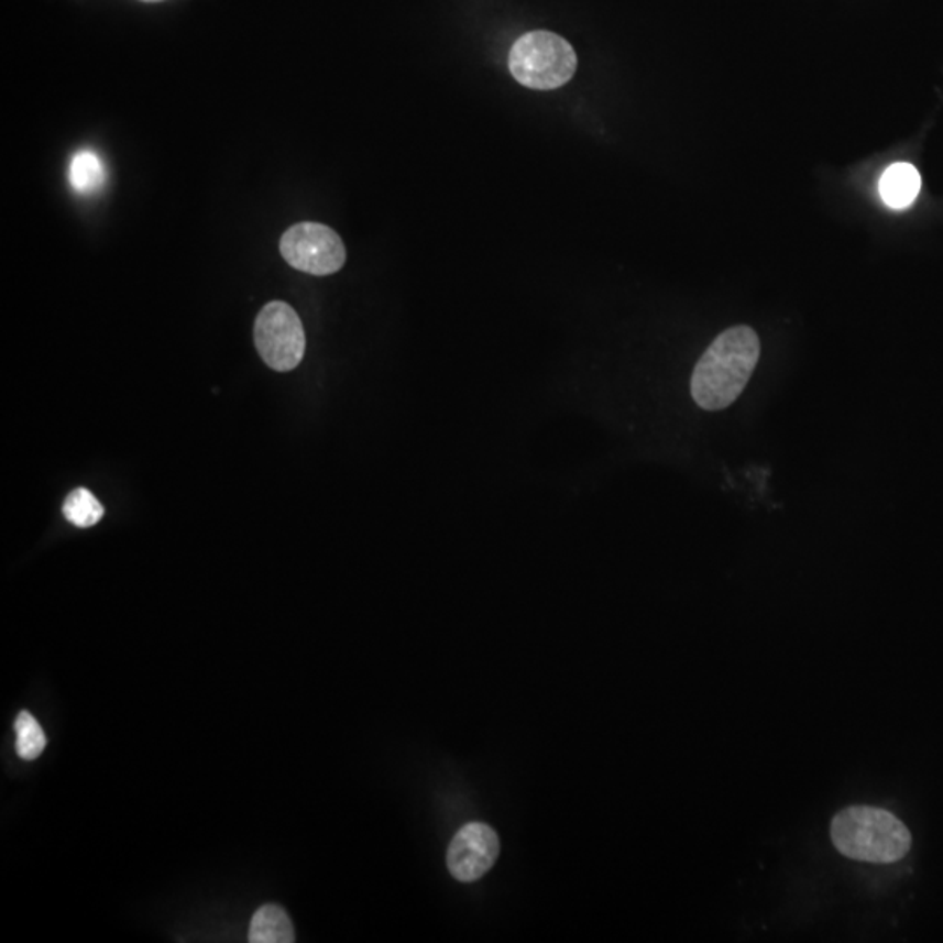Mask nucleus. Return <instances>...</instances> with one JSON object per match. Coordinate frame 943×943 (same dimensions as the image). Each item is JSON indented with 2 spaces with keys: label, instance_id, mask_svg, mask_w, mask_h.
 Listing matches in <instances>:
<instances>
[{
  "label": "nucleus",
  "instance_id": "2",
  "mask_svg": "<svg viewBox=\"0 0 943 943\" xmlns=\"http://www.w3.org/2000/svg\"><path fill=\"white\" fill-rule=\"evenodd\" d=\"M830 835L841 855L877 865L906 858L912 846L903 821L886 809L868 805H853L835 814Z\"/></svg>",
  "mask_w": 943,
  "mask_h": 943
},
{
  "label": "nucleus",
  "instance_id": "4",
  "mask_svg": "<svg viewBox=\"0 0 943 943\" xmlns=\"http://www.w3.org/2000/svg\"><path fill=\"white\" fill-rule=\"evenodd\" d=\"M254 341L259 355L273 371L287 373L305 357L306 336L299 315L284 300H271L255 318Z\"/></svg>",
  "mask_w": 943,
  "mask_h": 943
},
{
  "label": "nucleus",
  "instance_id": "3",
  "mask_svg": "<svg viewBox=\"0 0 943 943\" xmlns=\"http://www.w3.org/2000/svg\"><path fill=\"white\" fill-rule=\"evenodd\" d=\"M577 53L567 39L547 30L520 35L508 53V70L519 85L537 91L558 89L577 73Z\"/></svg>",
  "mask_w": 943,
  "mask_h": 943
},
{
  "label": "nucleus",
  "instance_id": "9",
  "mask_svg": "<svg viewBox=\"0 0 943 943\" xmlns=\"http://www.w3.org/2000/svg\"><path fill=\"white\" fill-rule=\"evenodd\" d=\"M68 180L79 195H94L97 190L102 189L103 183H106V168H103L102 160L91 149H83L79 153L74 154L73 163L68 168Z\"/></svg>",
  "mask_w": 943,
  "mask_h": 943
},
{
  "label": "nucleus",
  "instance_id": "12",
  "mask_svg": "<svg viewBox=\"0 0 943 943\" xmlns=\"http://www.w3.org/2000/svg\"><path fill=\"white\" fill-rule=\"evenodd\" d=\"M142 2H162V0H142Z\"/></svg>",
  "mask_w": 943,
  "mask_h": 943
},
{
  "label": "nucleus",
  "instance_id": "7",
  "mask_svg": "<svg viewBox=\"0 0 943 943\" xmlns=\"http://www.w3.org/2000/svg\"><path fill=\"white\" fill-rule=\"evenodd\" d=\"M921 175L910 163H895L880 177L879 190L885 204L891 208L910 207L921 190Z\"/></svg>",
  "mask_w": 943,
  "mask_h": 943
},
{
  "label": "nucleus",
  "instance_id": "1",
  "mask_svg": "<svg viewBox=\"0 0 943 943\" xmlns=\"http://www.w3.org/2000/svg\"><path fill=\"white\" fill-rule=\"evenodd\" d=\"M760 359V339L748 326H736L716 336L702 353L690 380L695 404L722 410L736 403Z\"/></svg>",
  "mask_w": 943,
  "mask_h": 943
},
{
  "label": "nucleus",
  "instance_id": "6",
  "mask_svg": "<svg viewBox=\"0 0 943 943\" xmlns=\"http://www.w3.org/2000/svg\"><path fill=\"white\" fill-rule=\"evenodd\" d=\"M500 855V838L484 823L461 826L448 849V868L460 882H474L486 876Z\"/></svg>",
  "mask_w": 943,
  "mask_h": 943
},
{
  "label": "nucleus",
  "instance_id": "10",
  "mask_svg": "<svg viewBox=\"0 0 943 943\" xmlns=\"http://www.w3.org/2000/svg\"><path fill=\"white\" fill-rule=\"evenodd\" d=\"M62 513H64L65 519L73 523L77 528H91V526L97 525L98 520L102 519L106 511L91 491L86 490V487H77L65 498Z\"/></svg>",
  "mask_w": 943,
  "mask_h": 943
},
{
  "label": "nucleus",
  "instance_id": "5",
  "mask_svg": "<svg viewBox=\"0 0 943 943\" xmlns=\"http://www.w3.org/2000/svg\"><path fill=\"white\" fill-rule=\"evenodd\" d=\"M279 252L288 266L314 276L335 275L347 263L341 237L318 222H299L288 228L279 240Z\"/></svg>",
  "mask_w": 943,
  "mask_h": 943
},
{
  "label": "nucleus",
  "instance_id": "8",
  "mask_svg": "<svg viewBox=\"0 0 943 943\" xmlns=\"http://www.w3.org/2000/svg\"><path fill=\"white\" fill-rule=\"evenodd\" d=\"M296 940L293 921L282 907L264 906L250 922L249 942L293 943Z\"/></svg>",
  "mask_w": 943,
  "mask_h": 943
},
{
  "label": "nucleus",
  "instance_id": "11",
  "mask_svg": "<svg viewBox=\"0 0 943 943\" xmlns=\"http://www.w3.org/2000/svg\"><path fill=\"white\" fill-rule=\"evenodd\" d=\"M17 752L25 760H34L46 748V734L29 711H22L14 722Z\"/></svg>",
  "mask_w": 943,
  "mask_h": 943
}]
</instances>
